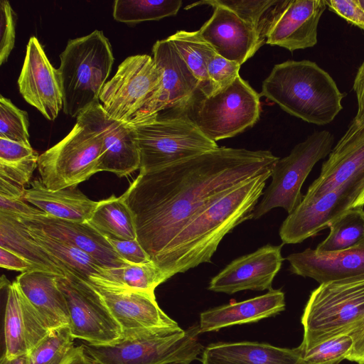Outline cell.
<instances>
[{"mask_svg":"<svg viewBox=\"0 0 364 364\" xmlns=\"http://www.w3.org/2000/svg\"><path fill=\"white\" fill-rule=\"evenodd\" d=\"M240 66L238 63L227 60L217 53L214 54L207 65L210 95L232 84L240 75Z\"/></svg>","mask_w":364,"mask_h":364,"instance_id":"obj_40","label":"cell"},{"mask_svg":"<svg viewBox=\"0 0 364 364\" xmlns=\"http://www.w3.org/2000/svg\"><path fill=\"white\" fill-rule=\"evenodd\" d=\"M364 206V188L360 195L356 198L353 208Z\"/></svg>","mask_w":364,"mask_h":364,"instance_id":"obj_52","label":"cell"},{"mask_svg":"<svg viewBox=\"0 0 364 364\" xmlns=\"http://www.w3.org/2000/svg\"><path fill=\"white\" fill-rule=\"evenodd\" d=\"M152 53L161 70V80L133 124L157 116L167 109L186 112L200 93L197 80L167 38L157 41L152 47Z\"/></svg>","mask_w":364,"mask_h":364,"instance_id":"obj_13","label":"cell"},{"mask_svg":"<svg viewBox=\"0 0 364 364\" xmlns=\"http://www.w3.org/2000/svg\"><path fill=\"white\" fill-rule=\"evenodd\" d=\"M25 188L0 177V196L23 198Z\"/></svg>","mask_w":364,"mask_h":364,"instance_id":"obj_50","label":"cell"},{"mask_svg":"<svg viewBox=\"0 0 364 364\" xmlns=\"http://www.w3.org/2000/svg\"><path fill=\"white\" fill-rule=\"evenodd\" d=\"M328 236L316 250L319 252L347 250L364 243V209L351 208L329 226Z\"/></svg>","mask_w":364,"mask_h":364,"instance_id":"obj_33","label":"cell"},{"mask_svg":"<svg viewBox=\"0 0 364 364\" xmlns=\"http://www.w3.org/2000/svg\"><path fill=\"white\" fill-rule=\"evenodd\" d=\"M26 228L53 258L64 275L71 273L95 286L105 287L110 283L111 269L104 267L85 252L38 230Z\"/></svg>","mask_w":364,"mask_h":364,"instance_id":"obj_29","label":"cell"},{"mask_svg":"<svg viewBox=\"0 0 364 364\" xmlns=\"http://www.w3.org/2000/svg\"><path fill=\"white\" fill-rule=\"evenodd\" d=\"M282 247V245H267L235 259L211 279L208 289L228 294L272 289L273 279L284 260Z\"/></svg>","mask_w":364,"mask_h":364,"instance_id":"obj_19","label":"cell"},{"mask_svg":"<svg viewBox=\"0 0 364 364\" xmlns=\"http://www.w3.org/2000/svg\"><path fill=\"white\" fill-rule=\"evenodd\" d=\"M334 136L327 130L316 131L297 144L290 154L278 159L273 166L272 182L252 212L257 219L274 208L289 214L301 202V186L315 164L331 151Z\"/></svg>","mask_w":364,"mask_h":364,"instance_id":"obj_9","label":"cell"},{"mask_svg":"<svg viewBox=\"0 0 364 364\" xmlns=\"http://www.w3.org/2000/svg\"><path fill=\"white\" fill-rule=\"evenodd\" d=\"M278 0H204L188 4L189 9L202 5H219L228 9L239 18L253 26L266 43L269 25Z\"/></svg>","mask_w":364,"mask_h":364,"instance_id":"obj_34","label":"cell"},{"mask_svg":"<svg viewBox=\"0 0 364 364\" xmlns=\"http://www.w3.org/2000/svg\"><path fill=\"white\" fill-rule=\"evenodd\" d=\"M77 122L99 134L102 151L98 172L127 176L140 167V153L132 124L110 117L97 103L77 117Z\"/></svg>","mask_w":364,"mask_h":364,"instance_id":"obj_15","label":"cell"},{"mask_svg":"<svg viewBox=\"0 0 364 364\" xmlns=\"http://www.w3.org/2000/svg\"><path fill=\"white\" fill-rule=\"evenodd\" d=\"M326 7L325 0H278L266 43L291 52L314 47Z\"/></svg>","mask_w":364,"mask_h":364,"instance_id":"obj_16","label":"cell"},{"mask_svg":"<svg viewBox=\"0 0 364 364\" xmlns=\"http://www.w3.org/2000/svg\"><path fill=\"white\" fill-rule=\"evenodd\" d=\"M70 315L69 328L73 338L92 345L118 340L122 331L94 287L71 273L58 277Z\"/></svg>","mask_w":364,"mask_h":364,"instance_id":"obj_12","label":"cell"},{"mask_svg":"<svg viewBox=\"0 0 364 364\" xmlns=\"http://www.w3.org/2000/svg\"><path fill=\"white\" fill-rule=\"evenodd\" d=\"M87 223L104 235L122 240L136 239L132 213L122 196L112 195L98 201Z\"/></svg>","mask_w":364,"mask_h":364,"instance_id":"obj_32","label":"cell"},{"mask_svg":"<svg viewBox=\"0 0 364 364\" xmlns=\"http://www.w3.org/2000/svg\"><path fill=\"white\" fill-rule=\"evenodd\" d=\"M117 253L129 264H142L151 262L137 239L122 240L105 235Z\"/></svg>","mask_w":364,"mask_h":364,"instance_id":"obj_43","label":"cell"},{"mask_svg":"<svg viewBox=\"0 0 364 364\" xmlns=\"http://www.w3.org/2000/svg\"><path fill=\"white\" fill-rule=\"evenodd\" d=\"M0 266L6 269L22 273L36 270L29 262L1 247H0Z\"/></svg>","mask_w":364,"mask_h":364,"instance_id":"obj_47","label":"cell"},{"mask_svg":"<svg viewBox=\"0 0 364 364\" xmlns=\"http://www.w3.org/2000/svg\"><path fill=\"white\" fill-rule=\"evenodd\" d=\"M211 17L201 26L202 37L220 56L242 65L263 46L257 29L228 9L213 5Z\"/></svg>","mask_w":364,"mask_h":364,"instance_id":"obj_22","label":"cell"},{"mask_svg":"<svg viewBox=\"0 0 364 364\" xmlns=\"http://www.w3.org/2000/svg\"><path fill=\"white\" fill-rule=\"evenodd\" d=\"M167 39L197 80L200 93L205 97L210 95L207 65L209 60L216 53L213 48L202 37L199 31H178Z\"/></svg>","mask_w":364,"mask_h":364,"instance_id":"obj_31","label":"cell"},{"mask_svg":"<svg viewBox=\"0 0 364 364\" xmlns=\"http://www.w3.org/2000/svg\"><path fill=\"white\" fill-rule=\"evenodd\" d=\"M301 323V353L364 325V275L320 284L310 294Z\"/></svg>","mask_w":364,"mask_h":364,"instance_id":"obj_5","label":"cell"},{"mask_svg":"<svg viewBox=\"0 0 364 364\" xmlns=\"http://www.w3.org/2000/svg\"><path fill=\"white\" fill-rule=\"evenodd\" d=\"M284 309V292L280 289H272L261 296L203 311L200 314L199 331L203 333L228 326L256 322L273 316Z\"/></svg>","mask_w":364,"mask_h":364,"instance_id":"obj_25","label":"cell"},{"mask_svg":"<svg viewBox=\"0 0 364 364\" xmlns=\"http://www.w3.org/2000/svg\"><path fill=\"white\" fill-rule=\"evenodd\" d=\"M36 153L31 146L0 138V162L20 161Z\"/></svg>","mask_w":364,"mask_h":364,"instance_id":"obj_45","label":"cell"},{"mask_svg":"<svg viewBox=\"0 0 364 364\" xmlns=\"http://www.w3.org/2000/svg\"><path fill=\"white\" fill-rule=\"evenodd\" d=\"M15 216L26 227L77 247L107 268L118 269L129 264L117 253L106 237L88 223L65 220L44 213Z\"/></svg>","mask_w":364,"mask_h":364,"instance_id":"obj_21","label":"cell"},{"mask_svg":"<svg viewBox=\"0 0 364 364\" xmlns=\"http://www.w3.org/2000/svg\"><path fill=\"white\" fill-rule=\"evenodd\" d=\"M278 157L269 151L218 147L164 168L139 173L122 195L136 239L156 262L168 245L198 212L265 173Z\"/></svg>","mask_w":364,"mask_h":364,"instance_id":"obj_1","label":"cell"},{"mask_svg":"<svg viewBox=\"0 0 364 364\" xmlns=\"http://www.w3.org/2000/svg\"><path fill=\"white\" fill-rule=\"evenodd\" d=\"M27 356L28 353L21 356L9 358L2 355L0 364H26Z\"/></svg>","mask_w":364,"mask_h":364,"instance_id":"obj_51","label":"cell"},{"mask_svg":"<svg viewBox=\"0 0 364 364\" xmlns=\"http://www.w3.org/2000/svg\"><path fill=\"white\" fill-rule=\"evenodd\" d=\"M271 173L236 187L196 214L171 241L155 264L170 278L210 262L224 236L243 221L252 219Z\"/></svg>","mask_w":364,"mask_h":364,"instance_id":"obj_2","label":"cell"},{"mask_svg":"<svg viewBox=\"0 0 364 364\" xmlns=\"http://www.w3.org/2000/svg\"><path fill=\"white\" fill-rule=\"evenodd\" d=\"M58 275L44 271L23 272L16 282L50 330L69 326L65 298L58 285Z\"/></svg>","mask_w":364,"mask_h":364,"instance_id":"obj_27","label":"cell"},{"mask_svg":"<svg viewBox=\"0 0 364 364\" xmlns=\"http://www.w3.org/2000/svg\"><path fill=\"white\" fill-rule=\"evenodd\" d=\"M181 5V0H115L113 17L125 23L156 21L175 16Z\"/></svg>","mask_w":364,"mask_h":364,"instance_id":"obj_35","label":"cell"},{"mask_svg":"<svg viewBox=\"0 0 364 364\" xmlns=\"http://www.w3.org/2000/svg\"><path fill=\"white\" fill-rule=\"evenodd\" d=\"M260 96L310 124L333 122L343 109L344 95L328 73L309 60L276 64L262 82Z\"/></svg>","mask_w":364,"mask_h":364,"instance_id":"obj_3","label":"cell"},{"mask_svg":"<svg viewBox=\"0 0 364 364\" xmlns=\"http://www.w3.org/2000/svg\"><path fill=\"white\" fill-rule=\"evenodd\" d=\"M364 173V127L351 122L309 186L301 203L307 204Z\"/></svg>","mask_w":364,"mask_h":364,"instance_id":"obj_20","label":"cell"},{"mask_svg":"<svg viewBox=\"0 0 364 364\" xmlns=\"http://www.w3.org/2000/svg\"><path fill=\"white\" fill-rule=\"evenodd\" d=\"M354 341L350 335L335 337L302 353L305 364H338L352 351Z\"/></svg>","mask_w":364,"mask_h":364,"instance_id":"obj_39","label":"cell"},{"mask_svg":"<svg viewBox=\"0 0 364 364\" xmlns=\"http://www.w3.org/2000/svg\"><path fill=\"white\" fill-rule=\"evenodd\" d=\"M132 125L140 153L139 173L160 169L219 147L186 112L159 114Z\"/></svg>","mask_w":364,"mask_h":364,"instance_id":"obj_7","label":"cell"},{"mask_svg":"<svg viewBox=\"0 0 364 364\" xmlns=\"http://www.w3.org/2000/svg\"><path fill=\"white\" fill-rule=\"evenodd\" d=\"M23 199L48 215L77 223H87L97 205L76 186L53 191L41 180L25 189Z\"/></svg>","mask_w":364,"mask_h":364,"instance_id":"obj_28","label":"cell"},{"mask_svg":"<svg viewBox=\"0 0 364 364\" xmlns=\"http://www.w3.org/2000/svg\"><path fill=\"white\" fill-rule=\"evenodd\" d=\"M0 212L14 215H31L43 213L37 208L28 205L23 198L1 196H0Z\"/></svg>","mask_w":364,"mask_h":364,"instance_id":"obj_46","label":"cell"},{"mask_svg":"<svg viewBox=\"0 0 364 364\" xmlns=\"http://www.w3.org/2000/svg\"><path fill=\"white\" fill-rule=\"evenodd\" d=\"M325 2L329 10L364 31V9L358 0H325Z\"/></svg>","mask_w":364,"mask_h":364,"instance_id":"obj_44","label":"cell"},{"mask_svg":"<svg viewBox=\"0 0 364 364\" xmlns=\"http://www.w3.org/2000/svg\"><path fill=\"white\" fill-rule=\"evenodd\" d=\"M50 330L19 289L16 282L7 286L4 318L5 350L9 358L28 353Z\"/></svg>","mask_w":364,"mask_h":364,"instance_id":"obj_23","label":"cell"},{"mask_svg":"<svg viewBox=\"0 0 364 364\" xmlns=\"http://www.w3.org/2000/svg\"><path fill=\"white\" fill-rule=\"evenodd\" d=\"M201 364H305L299 348L252 341L220 342L204 348Z\"/></svg>","mask_w":364,"mask_h":364,"instance_id":"obj_26","label":"cell"},{"mask_svg":"<svg viewBox=\"0 0 364 364\" xmlns=\"http://www.w3.org/2000/svg\"><path fill=\"white\" fill-rule=\"evenodd\" d=\"M197 97L186 113H191V119L214 141L232 137L259 119L260 94L240 75L222 90Z\"/></svg>","mask_w":364,"mask_h":364,"instance_id":"obj_8","label":"cell"},{"mask_svg":"<svg viewBox=\"0 0 364 364\" xmlns=\"http://www.w3.org/2000/svg\"><path fill=\"white\" fill-rule=\"evenodd\" d=\"M356 95L358 110L354 121H358L364 114V60L356 73L353 85Z\"/></svg>","mask_w":364,"mask_h":364,"instance_id":"obj_48","label":"cell"},{"mask_svg":"<svg viewBox=\"0 0 364 364\" xmlns=\"http://www.w3.org/2000/svg\"><path fill=\"white\" fill-rule=\"evenodd\" d=\"M27 112L17 107L8 98L0 96V138L31 146Z\"/></svg>","mask_w":364,"mask_h":364,"instance_id":"obj_38","label":"cell"},{"mask_svg":"<svg viewBox=\"0 0 364 364\" xmlns=\"http://www.w3.org/2000/svg\"><path fill=\"white\" fill-rule=\"evenodd\" d=\"M23 99L47 119L53 121L63 109V96L57 69L35 36L30 38L18 79Z\"/></svg>","mask_w":364,"mask_h":364,"instance_id":"obj_17","label":"cell"},{"mask_svg":"<svg viewBox=\"0 0 364 364\" xmlns=\"http://www.w3.org/2000/svg\"><path fill=\"white\" fill-rule=\"evenodd\" d=\"M0 247L29 262L36 270L64 277L49 254L35 240L26 227L11 214L0 212Z\"/></svg>","mask_w":364,"mask_h":364,"instance_id":"obj_30","label":"cell"},{"mask_svg":"<svg viewBox=\"0 0 364 364\" xmlns=\"http://www.w3.org/2000/svg\"><path fill=\"white\" fill-rule=\"evenodd\" d=\"M364 188V173L355 176L314 201L300 203L283 221V244H297L329 228L353 204Z\"/></svg>","mask_w":364,"mask_h":364,"instance_id":"obj_14","label":"cell"},{"mask_svg":"<svg viewBox=\"0 0 364 364\" xmlns=\"http://www.w3.org/2000/svg\"><path fill=\"white\" fill-rule=\"evenodd\" d=\"M16 14L7 0L0 1V65L6 63L14 47Z\"/></svg>","mask_w":364,"mask_h":364,"instance_id":"obj_41","label":"cell"},{"mask_svg":"<svg viewBox=\"0 0 364 364\" xmlns=\"http://www.w3.org/2000/svg\"><path fill=\"white\" fill-rule=\"evenodd\" d=\"M69 326L52 329L28 353L26 364H65L77 351Z\"/></svg>","mask_w":364,"mask_h":364,"instance_id":"obj_37","label":"cell"},{"mask_svg":"<svg viewBox=\"0 0 364 364\" xmlns=\"http://www.w3.org/2000/svg\"><path fill=\"white\" fill-rule=\"evenodd\" d=\"M199 334L194 324L186 330L123 333L112 343L84 347L99 364H191L204 349Z\"/></svg>","mask_w":364,"mask_h":364,"instance_id":"obj_6","label":"cell"},{"mask_svg":"<svg viewBox=\"0 0 364 364\" xmlns=\"http://www.w3.org/2000/svg\"><path fill=\"white\" fill-rule=\"evenodd\" d=\"M352 122L359 127H364V114L358 121L352 120Z\"/></svg>","mask_w":364,"mask_h":364,"instance_id":"obj_53","label":"cell"},{"mask_svg":"<svg viewBox=\"0 0 364 364\" xmlns=\"http://www.w3.org/2000/svg\"><path fill=\"white\" fill-rule=\"evenodd\" d=\"M161 80V73L153 57L131 55L105 83L100 100L110 117L131 124L157 90Z\"/></svg>","mask_w":364,"mask_h":364,"instance_id":"obj_11","label":"cell"},{"mask_svg":"<svg viewBox=\"0 0 364 364\" xmlns=\"http://www.w3.org/2000/svg\"><path fill=\"white\" fill-rule=\"evenodd\" d=\"M169 277L153 262L129 264L118 269H111L110 284L107 287L125 288L154 294L155 289Z\"/></svg>","mask_w":364,"mask_h":364,"instance_id":"obj_36","label":"cell"},{"mask_svg":"<svg viewBox=\"0 0 364 364\" xmlns=\"http://www.w3.org/2000/svg\"><path fill=\"white\" fill-rule=\"evenodd\" d=\"M349 335L353 338L354 344L347 360L358 364H364V325Z\"/></svg>","mask_w":364,"mask_h":364,"instance_id":"obj_49","label":"cell"},{"mask_svg":"<svg viewBox=\"0 0 364 364\" xmlns=\"http://www.w3.org/2000/svg\"><path fill=\"white\" fill-rule=\"evenodd\" d=\"M38 155L36 154L17 162H0V177L24 187L38 168Z\"/></svg>","mask_w":364,"mask_h":364,"instance_id":"obj_42","label":"cell"},{"mask_svg":"<svg viewBox=\"0 0 364 364\" xmlns=\"http://www.w3.org/2000/svg\"><path fill=\"white\" fill-rule=\"evenodd\" d=\"M102 151L100 135L76 122L68 134L38 156L40 180L53 191L77 186L98 173Z\"/></svg>","mask_w":364,"mask_h":364,"instance_id":"obj_10","label":"cell"},{"mask_svg":"<svg viewBox=\"0 0 364 364\" xmlns=\"http://www.w3.org/2000/svg\"><path fill=\"white\" fill-rule=\"evenodd\" d=\"M286 259L291 273L320 284L364 275V243L336 252H319L307 248Z\"/></svg>","mask_w":364,"mask_h":364,"instance_id":"obj_24","label":"cell"},{"mask_svg":"<svg viewBox=\"0 0 364 364\" xmlns=\"http://www.w3.org/2000/svg\"><path fill=\"white\" fill-rule=\"evenodd\" d=\"M92 285L102 298L122 333L181 328L176 321L161 309L154 294Z\"/></svg>","mask_w":364,"mask_h":364,"instance_id":"obj_18","label":"cell"},{"mask_svg":"<svg viewBox=\"0 0 364 364\" xmlns=\"http://www.w3.org/2000/svg\"><path fill=\"white\" fill-rule=\"evenodd\" d=\"M57 69L63 111L76 117L97 103L114 61L109 39L102 31L70 39L60 55Z\"/></svg>","mask_w":364,"mask_h":364,"instance_id":"obj_4","label":"cell"}]
</instances>
